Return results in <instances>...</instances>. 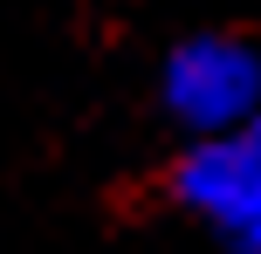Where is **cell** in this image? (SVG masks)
Returning <instances> with one entry per match:
<instances>
[{
    "label": "cell",
    "mask_w": 261,
    "mask_h": 254,
    "mask_svg": "<svg viewBox=\"0 0 261 254\" xmlns=\"http://www.w3.org/2000/svg\"><path fill=\"white\" fill-rule=\"evenodd\" d=\"M179 200L199 206L234 254H261V110L248 124L206 131V145L179 165Z\"/></svg>",
    "instance_id": "1"
},
{
    "label": "cell",
    "mask_w": 261,
    "mask_h": 254,
    "mask_svg": "<svg viewBox=\"0 0 261 254\" xmlns=\"http://www.w3.org/2000/svg\"><path fill=\"white\" fill-rule=\"evenodd\" d=\"M165 110L179 124H193L199 137L227 131V124H248L261 110V55L248 41H227V35L179 41L165 62Z\"/></svg>",
    "instance_id": "2"
}]
</instances>
